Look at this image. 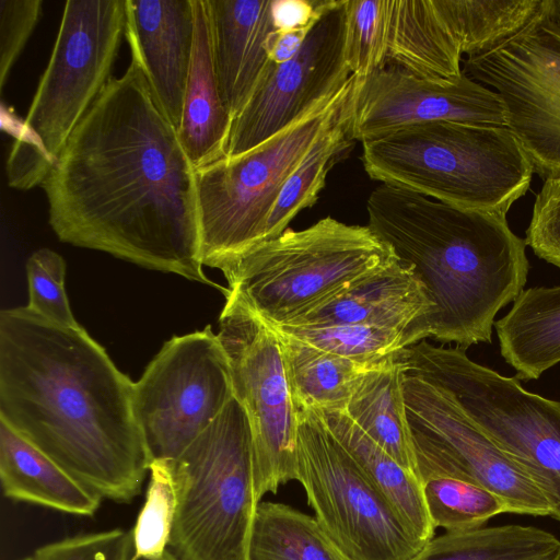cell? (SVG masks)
I'll return each instance as SVG.
<instances>
[{"mask_svg": "<svg viewBox=\"0 0 560 560\" xmlns=\"http://www.w3.org/2000/svg\"><path fill=\"white\" fill-rule=\"evenodd\" d=\"M40 187L61 242L226 293L202 270L196 170L135 61L105 85Z\"/></svg>", "mask_w": 560, "mask_h": 560, "instance_id": "1", "label": "cell"}, {"mask_svg": "<svg viewBox=\"0 0 560 560\" xmlns=\"http://www.w3.org/2000/svg\"><path fill=\"white\" fill-rule=\"evenodd\" d=\"M135 383L88 331L0 313V420L102 499L128 503L152 463Z\"/></svg>", "mask_w": 560, "mask_h": 560, "instance_id": "2", "label": "cell"}, {"mask_svg": "<svg viewBox=\"0 0 560 560\" xmlns=\"http://www.w3.org/2000/svg\"><path fill=\"white\" fill-rule=\"evenodd\" d=\"M368 225L412 266L433 304L406 332L459 347L491 342L498 312L524 290L525 240L506 215L454 207L381 184L366 201Z\"/></svg>", "mask_w": 560, "mask_h": 560, "instance_id": "3", "label": "cell"}, {"mask_svg": "<svg viewBox=\"0 0 560 560\" xmlns=\"http://www.w3.org/2000/svg\"><path fill=\"white\" fill-rule=\"evenodd\" d=\"M366 174L458 208L506 215L534 173L506 126L447 121L410 125L362 141Z\"/></svg>", "mask_w": 560, "mask_h": 560, "instance_id": "4", "label": "cell"}, {"mask_svg": "<svg viewBox=\"0 0 560 560\" xmlns=\"http://www.w3.org/2000/svg\"><path fill=\"white\" fill-rule=\"evenodd\" d=\"M395 258L369 225L326 217L303 230L288 228L215 268L229 283L225 299L277 327Z\"/></svg>", "mask_w": 560, "mask_h": 560, "instance_id": "5", "label": "cell"}, {"mask_svg": "<svg viewBox=\"0 0 560 560\" xmlns=\"http://www.w3.org/2000/svg\"><path fill=\"white\" fill-rule=\"evenodd\" d=\"M173 467L177 512L168 550L179 560H247L259 502L250 427L235 397Z\"/></svg>", "mask_w": 560, "mask_h": 560, "instance_id": "6", "label": "cell"}, {"mask_svg": "<svg viewBox=\"0 0 560 560\" xmlns=\"http://www.w3.org/2000/svg\"><path fill=\"white\" fill-rule=\"evenodd\" d=\"M399 359L405 373L444 389L457 402L532 479L560 521V401L470 360L464 347L420 341Z\"/></svg>", "mask_w": 560, "mask_h": 560, "instance_id": "7", "label": "cell"}, {"mask_svg": "<svg viewBox=\"0 0 560 560\" xmlns=\"http://www.w3.org/2000/svg\"><path fill=\"white\" fill-rule=\"evenodd\" d=\"M353 82L352 74L332 98L260 147L196 170L203 266L215 268L261 241L284 182L339 118Z\"/></svg>", "mask_w": 560, "mask_h": 560, "instance_id": "8", "label": "cell"}, {"mask_svg": "<svg viewBox=\"0 0 560 560\" xmlns=\"http://www.w3.org/2000/svg\"><path fill=\"white\" fill-rule=\"evenodd\" d=\"M296 480L351 560H409L425 545L313 409H298Z\"/></svg>", "mask_w": 560, "mask_h": 560, "instance_id": "9", "label": "cell"}, {"mask_svg": "<svg viewBox=\"0 0 560 560\" xmlns=\"http://www.w3.org/2000/svg\"><path fill=\"white\" fill-rule=\"evenodd\" d=\"M219 328L233 394L250 427L254 487L260 502L266 493L296 480L298 408L277 334L229 299Z\"/></svg>", "mask_w": 560, "mask_h": 560, "instance_id": "10", "label": "cell"}, {"mask_svg": "<svg viewBox=\"0 0 560 560\" xmlns=\"http://www.w3.org/2000/svg\"><path fill=\"white\" fill-rule=\"evenodd\" d=\"M233 397L228 358L210 326L166 341L133 388L151 459H176Z\"/></svg>", "mask_w": 560, "mask_h": 560, "instance_id": "11", "label": "cell"}, {"mask_svg": "<svg viewBox=\"0 0 560 560\" xmlns=\"http://www.w3.org/2000/svg\"><path fill=\"white\" fill-rule=\"evenodd\" d=\"M542 3V2H541ZM463 72L493 88L506 127L542 178L560 176V26L541 10L501 44L464 59Z\"/></svg>", "mask_w": 560, "mask_h": 560, "instance_id": "12", "label": "cell"}, {"mask_svg": "<svg viewBox=\"0 0 560 560\" xmlns=\"http://www.w3.org/2000/svg\"><path fill=\"white\" fill-rule=\"evenodd\" d=\"M126 0H68L26 124L57 158L109 82L126 28Z\"/></svg>", "mask_w": 560, "mask_h": 560, "instance_id": "13", "label": "cell"}, {"mask_svg": "<svg viewBox=\"0 0 560 560\" xmlns=\"http://www.w3.org/2000/svg\"><path fill=\"white\" fill-rule=\"evenodd\" d=\"M345 0H330L290 60L270 62L233 119L225 158L243 155L338 94L352 78L345 50Z\"/></svg>", "mask_w": 560, "mask_h": 560, "instance_id": "14", "label": "cell"}, {"mask_svg": "<svg viewBox=\"0 0 560 560\" xmlns=\"http://www.w3.org/2000/svg\"><path fill=\"white\" fill-rule=\"evenodd\" d=\"M349 108V135L361 142L435 121L506 126L501 96L464 72L455 79H432L387 65L354 77Z\"/></svg>", "mask_w": 560, "mask_h": 560, "instance_id": "15", "label": "cell"}, {"mask_svg": "<svg viewBox=\"0 0 560 560\" xmlns=\"http://www.w3.org/2000/svg\"><path fill=\"white\" fill-rule=\"evenodd\" d=\"M402 390L411 429L440 444L476 482L497 493L509 512L551 515L532 479L444 389L404 371Z\"/></svg>", "mask_w": 560, "mask_h": 560, "instance_id": "16", "label": "cell"}, {"mask_svg": "<svg viewBox=\"0 0 560 560\" xmlns=\"http://www.w3.org/2000/svg\"><path fill=\"white\" fill-rule=\"evenodd\" d=\"M125 5L131 60L177 131L195 42V0H126Z\"/></svg>", "mask_w": 560, "mask_h": 560, "instance_id": "17", "label": "cell"}, {"mask_svg": "<svg viewBox=\"0 0 560 560\" xmlns=\"http://www.w3.org/2000/svg\"><path fill=\"white\" fill-rule=\"evenodd\" d=\"M432 310L412 266L396 257L350 281L283 326L365 325L406 335L416 320Z\"/></svg>", "mask_w": 560, "mask_h": 560, "instance_id": "18", "label": "cell"}, {"mask_svg": "<svg viewBox=\"0 0 560 560\" xmlns=\"http://www.w3.org/2000/svg\"><path fill=\"white\" fill-rule=\"evenodd\" d=\"M272 0H205L214 72L234 119L265 75L267 40L275 31Z\"/></svg>", "mask_w": 560, "mask_h": 560, "instance_id": "19", "label": "cell"}, {"mask_svg": "<svg viewBox=\"0 0 560 560\" xmlns=\"http://www.w3.org/2000/svg\"><path fill=\"white\" fill-rule=\"evenodd\" d=\"M196 31L178 139L195 170L225 158L233 118L214 72L205 0H195Z\"/></svg>", "mask_w": 560, "mask_h": 560, "instance_id": "20", "label": "cell"}, {"mask_svg": "<svg viewBox=\"0 0 560 560\" xmlns=\"http://www.w3.org/2000/svg\"><path fill=\"white\" fill-rule=\"evenodd\" d=\"M0 479L5 497L93 516L102 498L0 420Z\"/></svg>", "mask_w": 560, "mask_h": 560, "instance_id": "21", "label": "cell"}, {"mask_svg": "<svg viewBox=\"0 0 560 560\" xmlns=\"http://www.w3.org/2000/svg\"><path fill=\"white\" fill-rule=\"evenodd\" d=\"M460 47L434 0H389L386 66L424 78L463 74Z\"/></svg>", "mask_w": 560, "mask_h": 560, "instance_id": "22", "label": "cell"}, {"mask_svg": "<svg viewBox=\"0 0 560 560\" xmlns=\"http://www.w3.org/2000/svg\"><path fill=\"white\" fill-rule=\"evenodd\" d=\"M494 327L517 378L537 380L560 363V285L523 290Z\"/></svg>", "mask_w": 560, "mask_h": 560, "instance_id": "23", "label": "cell"}, {"mask_svg": "<svg viewBox=\"0 0 560 560\" xmlns=\"http://www.w3.org/2000/svg\"><path fill=\"white\" fill-rule=\"evenodd\" d=\"M313 410L363 472L388 499L416 536L424 544L432 539L435 528L429 518L418 477L404 468L366 435L346 411Z\"/></svg>", "mask_w": 560, "mask_h": 560, "instance_id": "24", "label": "cell"}, {"mask_svg": "<svg viewBox=\"0 0 560 560\" xmlns=\"http://www.w3.org/2000/svg\"><path fill=\"white\" fill-rule=\"evenodd\" d=\"M402 377L404 368L398 354L388 364L364 375L343 411L395 460L418 477Z\"/></svg>", "mask_w": 560, "mask_h": 560, "instance_id": "25", "label": "cell"}, {"mask_svg": "<svg viewBox=\"0 0 560 560\" xmlns=\"http://www.w3.org/2000/svg\"><path fill=\"white\" fill-rule=\"evenodd\" d=\"M275 332L281 343L287 376L298 409L343 411L364 375L396 358L381 364L361 363Z\"/></svg>", "mask_w": 560, "mask_h": 560, "instance_id": "26", "label": "cell"}, {"mask_svg": "<svg viewBox=\"0 0 560 560\" xmlns=\"http://www.w3.org/2000/svg\"><path fill=\"white\" fill-rule=\"evenodd\" d=\"M409 560H560V540L534 526H482L433 537Z\"/></svg>", "mask_w": 560, "mask_h": 560, "instance_id": "27", "label": "cell"}, {"mask_svg": "<svg viewBox=\"0 0 560 560\" xmlns=\"http://www.w3.org/2000/svg\"><path fill=\"white\" fill-rule=\"evenodd\" d=\"M247 560H351L315 517L289 505L260 501L247 549Z\"/></svg>", "mask_w": 560, "mask_h": 560, "instance_id": "28", "label": "cell"}, {"mask_svg": "<svg viewBox=\"0 0 560 560\" xmlns=\"http://www.w3.org/2000/svg\"><path fill=\"white\" fill-rule=\"evenodd\" d=\"M349 100L350 96L336 122L315 142L284 182L260 242L280 235L302 210L317 202L329 171L353 145L354 140L349 135Z\"/></svg>", "mask_w": 560, "mask_h": 560, "instance_id": "29", "label": "cell"}, {"mask_svg": "<svg viewBox=\"0 0 560 560\" xmlns=\"http://www.w3.org/2000/svg\"><path fill=\"white\" fill-rule=\"evenodd\" d=\"M542 0H434L466 57L491 49L521 31Z\"/></svg>", "mask_w": 560, "mask_h": 560, "instance_id": "30", "label": "cell"}, {"mask_svg": "<svg viewBox=\"0 0 560 560\" xmlns=\"http://www.w3.org/2000/svg\"><path fill=\"white\" fill-rule=\"evenodd\" d=\"M422 497L434 528L466 532L482 527L493 516L509 512L505 502L478 482L453 475L420 480Z\"/></svg>", "mask_w": 560, "mask_h": 560, "instance_id": "31", "label": "cell"}, {"mask_svg": "<svg viewBox=\"0 0 560 560\" xmlns=\"http://www.w3.org/2000/svg\"><path fill=\"white\" fill-rule=\"evenodd\" d=\"M269 327L318 350L361 363L381 364L407 348L405 331L390 328L365 325Z\"/></svg>", "mask_w": 560, "mask_h": 560, "instance_id": "32", "label": "cell"}, {"mask_svg": "<svg viewBox=\"0 0 560 560\" xmlns=\"http://www.w3.org/2000/svg\"><path fill=\"white\" fill-rule=\"evenodd\" d=\"M149 472L145 500L131 533L136 556L159 558L168 550L177 512L173 460H152Z\"/></svg>", "mask_w": 560, "mask_h": 560, "instance_id": "33", "label": "cell"}, {"mask_svg": "<svg viewBox=\"0 0 560 560\" xmlns=\"http://www.w3.org/2000/svg\"><path fill=\"white\" fill-rule=\"evenodd\" d=\"M345 50L357 78L386 66L389 0H345Z\"/></svg>", "mask_w": 560, "mask_h": 560, "instance_id": "34", "label": "cell"}, {"mask_svg": "<svg viewBox=\"0 0 560 560\" xmlns=\"http://www.w3.org/2000/svg\"><path fill=\"white\" fill-rule=\"evenodd\" d=\"M28 304L35 314L58 325L79 328L65 290L66 261L49 248L35 250L26 261Z\"/></svg>", "mask_w": 560, "mask_h": 560, "instance_id": "35", "label": "cell"}, {"mask_svg": "<svg viewBox=\"0 0 560 560\" xmlns=\"http://www.w3.org/2000/svg\"><path fill=\"white\" fill-rule=\"evenodd\" d=\"M0 115L2 131L14 138L7 160L8 185L19 190L42 186L56 161L38 133L12 107L2 102Z\"/></svg>", "mask_w": 560, "mask_h": 560, "instance_id": "36", "label": "cell"}, {"mask_svg": "<svg viewBox=\"0 0 560 560\" xmlns=\"http://www.w3.org/2000/svg\"><path fill=\"white\" fill-rule=\"evenodd\" d=\"M133 555L131 530L115 528L50 542L31 557L33 560H130Z\"/></svg>", "mask_w": 560, "mask_h": 560, "instance_id": "37", "label": "cell"}, {"mask_svg": "<svg viewBox=\"0 0 560 560\" xmlns=\"http://www.w3.org/2000/svg\"><path fill=\"white\" fill-rule=\"evenodd\" d=\"M525 243L539 258L560 268V176L546 178L537 194Z\"/></svg>", "mask_w": 560, "mask_h": 560, "instance_id": "38", "label": "cell"}, {"mask_svg": "<svg viewBox=\"0 0 560 560\" xmlns=\"http://www.w3.org/2000/svg\"><path fill=\"white\" fill-rule=\"evenodd\" d=\"M42 0H0V89L42 14Z\"/></svg>", "mask_w": 560, "mask_h": 560, "instance_id": "39", "label": "cell"}, {"mask_svg": "<svg viewBox=\"0 0 560 560\" xmlns=\"http://www.w3.org/2000/svg\"><path fill=\"white\" fill-rule=\"evenodd\" d=\"M330 0H272L275 31L312 30Z\"/></svg>", "mask_w": 560, "mask_h": 560, "instance_id": "40", "label": "cell"}, {"mask_svg": "<svg viewBox=\"0 0 560 560\" xmlns=\"http://www.w3.org/2000/svg\"><path fill=\"white\" fill-rule=\"evenodd\" d=\"M311 30L273 31L267 40V54L271 62L283 63L292 59L302 48Z\"/></svg>", "mask_w": 560, "mask_h": 560, "instance_id": "41", "label": "cell"}, {"mask_svg": "<svg viewBox=\"0 0 560 560\" xmlns=\"http://www.w3.org/2000/svg\"><path fill=\"white\" fill-rule=\"evenodd\" d=\"M542 12L560 26V0H542Z\"/></svg>", "mask_w": 560, "mask_h": 560, "instance_id": "42", "label": "cell"}, {"mask_svg": "<svg viewBox=\"0 0 560 560\" xmlns=\"http://www.w3.org/2000/svg\"><path fill=\"white\" fill-rule=\"evenodd\" d=\"M130 560H179V559L174 553H172L170 550H167L162 557H159V558H145V557H138V556L133 555Z\"/></svg>", "mask_w": 560, "mask_h": 560, "instance_id": "43", "label": "cell"}, {"mask_svg": "<svg viewBox=\"0 0 560 560\" xmlns=\"http://www.w3.org/2000/svg\"><path fill=\"white\" fill-rule=\"evenodd\" d=\"M19 560H33L32 557H26V558H22V559H19Z\"/></svg>", "mask_w": 560, "mask_h": 560, "instance_id": "44", "label": "cell"}]
</instances>
